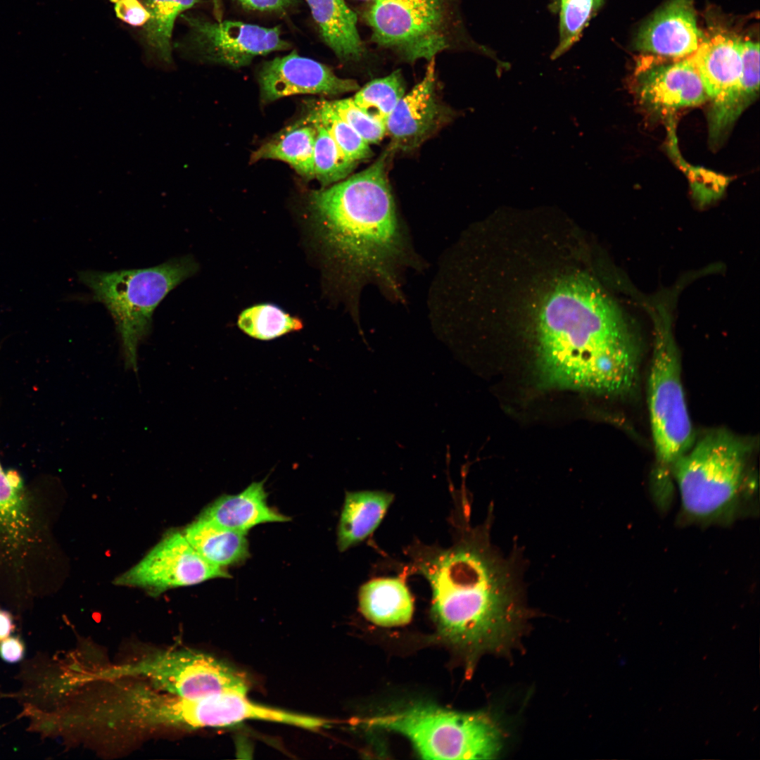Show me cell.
<instances>
[{"mask_svg": "<svg viewBox=\"0 0 760 760\" xmlns=\"http://www.w3.org/2000/svg\"><path fill=\"white\" fill-rule=\"evenodd\" d=\"M647 403L657 479L665 484L695 434L681 381L679 355L670 328L658 322L647 381Z\"/></svg>", "mask_w": 760, "mask_h": 760, "instance_id": "cell-8", "label": "cell"}, {"mask_svg": "<svg viewBox=\"0 0 760 760\" xmlns=\"http://www.w3.org/2000/svg\"><path fill=\"white\" fill-rule=\"evenodd\" d=\"M636 89L640 101L660 114L698 106L708 100L698 69L690 56L645 70L638 78Z\"/></svg>", "mask_w": 760, "mask_h": 760, "instance_id": "cell-15", "label": "cell"}, {"mask_svg": "<svg viewBox=\"0 0 760 760\" xmlns=\"http://www.w3.org/2000/svg\"><path fill=\"white\" fill-rule=\"evenodd\" d=\"M740 39L719 33L702 40L690 56L697 66L711 106L709 135L717 141L738 118L742 62Z\"/></svg>", "mask_w": 760, "mask_h": 760, "instance_id": "cell-12", "label": "cell"}, {"mask_svg": "<svg viewBox=\"0 0 760 760\" xmlns=\"http://www.w3.org/2000/svg\"><path fill=\"white\" fill-rule=\"evenodd\" d=\"M391 152L388 148L367 168L308 196L315 235L356 316L368 284L390 300H403V277L417 265L388 180Z\"/></svg>", "mask_w": 760, "mask_h": 760, "instance_id": "cell-1", "label": "cell"}, {"mask_svg": "<svg viewBox=\"0 0 760 760\" xmlns=\"http://www.w3.org/2000/svg\"><path fill=\"white\" fill-rule=\"evenodd\" d=\"M330 102L340 117L368 144H378L386 135V125L362 110L353 97Z\"/></svg>", "mask_w": 760, "mask_h": 760, "instance_id": "cell-31", "label": "cell"}, {"mask_svg": "<svg viewBox=\"0 0 760 760\" xmlns=\"http://www.w3.org/2000/svg\"><path fill=\"white\" fill-rule=\"evenodd\" d=\"M201 0H144L150 17L143 36L148 48L160 63L172 64V35L177 18Z\"/></svg>", "mask_w": 760, "mask_h": 760, "instance_id": "cell-25", "label": "cell"}, {"mask_svg": "<svg viewBox=\"0 0 760 760\" xmlns=\"http://www.w3.org/2000/svg\"><path fill=\"white\" fill-rule=\"evenodd\" d=\"M197 270L194 259L184 255L147 268L81 271L78 277L91 291L93 298L106 306L126 357L134 360L139 343L151 331L156 308Z\"/></svg>", "mask_w": 760, "mask_h": 760, "instance_id": "cell-5", "label": "cell"}, {"mask_svg": "<svg viewBox=\"0 0 760 760\" xmlns=\"http://www.w3.org/2000/svg\"><path fill=\"white\" fill-rule=\"evenodd\" d=\"M39 654L23 664L20 678L22 690L16 695L25 704L46 711L58 709L65 702V696L75 687L66 673Z\"/></svg>", "mask_w": 760, "mask_h": 760, "instance_id": "cell-22", "label": "cell"}, {"mask_svg": "<svg viewBox=\"0 0 760 760\" xmlns=\"http://www.w3.org/2000/svg\"><path fill=\"white\" fill-rule=\"evenodd\" d=\"M230 577L222 567L203 557L183 533L172 531L140 562L115 578L114 583L140 588L157 595L172 588Z\"/></svg>", "mask_w": 760, "mask_h": 760, "instance_id": "cell-11", "label": "cell"}, {"mask_svg": "<svg viewBox=\"0 0 760 760\" xmlns=\"http://www.w3.org/2000/svg\"><path fill=\"white\" fill-rule=\"evenodd\" d=\"M183 534L203 557L216 566L236 564L248 557L246 534L201 517L187 526Z\"/></svg>", "mask_w": 760, "mask_h": 760, "instance_id": "cell-24", "label": "cell"}, {"mask_svg": "<svg viewBox=\"0 0 760 760\" xmlns=\"http://www.w3.org/2000/svg\"><path fill=\"white\" fill-rule=\"evenodd\" d=\"M704 39L691 0H671L638 32L635 47L670 58L692 54Z\"/></svg>", "mask_w": 760, "mask_h": 760, "instance_id": "cell-16", "label": "cell"}, {"mask_svg": "<svg viewBox=\"0 0 760 760\" xmlns=\"http://www.w3.org/2000/svg\"><path fill=\"white\" fill-rule=\"evenodd\" d=\"M264 482H253L239 494L219 497L199 517L244 534L260 524L288 521L289 517L267 505Z\"/></svg>", "mask_w": 760, "mask_h": 760, "instance_id": "cell-18", "label": "cell"}, {"mask_svg": "<svg viewBox=\"0 0 760 760\" xmlns=\"http://www.w3.org/2000/svg\"><path fill=\"white\" fill-rule=\"evenodd\" d=\"M489 537L481 525L465 528L450 547L415 543L407 551L412 569L430 585L440 637L469 665L483 653L510 647L527 614L516 570Z\"/></svg>", "mask_w": 760, "mask_h": 760, "instance_id": "cell-2", "label": "cell"}, {"mask_svg": "<svg viewBox=\"0 0 760 760\" xmlns=\"http://www.w3.org/2000/svg\"><path fill=\"white\" fill-rule=\"evenodd\" d=\"M15 627L12 614L6 609L0 608V641L10 636Z\"/></svg>", "mask_w": 760, "mask_h": 760, "instance_id": "cell-37", "label": "cell"}, {"mask_svg": "<svg viewBox=\"0 0 760 760\" xmlns=\"http://www.w3.org/2000/svg\"><path fill=\"white\" fill-rule=\"evenodd\" d=\"M37 524L21 478L6 472L0 462V553L18 566L35 543Z\"/></svg>", "mask_w": 760, "mask_h": 760, "instance_id": "cell-17", "label": "cell"}, {"mask_svg": "<svg viewBox=\"0 0 760 760\" xmlns=\"http://www.w3.org/2000/svg\"><path fill=\"white\" fill-rule=\"evenodd\" d=\"M362 1H372V0H362Z\"/></svg>", "mask_w": 760, "mask_h": 760, "instance_id": "cell-40", "label": "cell"}, {"mask_svg": "<svg viewBox=\"0 0 760 760\" xmlns=\"http://www.w3.org/2000/svg\"><path fill=\"white\" fill-rule=\"evenodd\" d=\"M755 448L754 439L726 429L695 441L671 469L685 512L702 520L726 513L747 479Z\"/></svg>", "mask_w": 760, "mask_h": 760, "instance_id": "cell-4", "label": "cell"}, {"mask_svg": "<svg viewBox=\"0 0 760 760\" xmlns=\"http://www.w3.org/2000/svg\"><path fill=\"white\" fill-rule=\"evenodd\" d=\"M25 652L24 642L19 636H8L0 641V657L7 663L22 660Z\"/></svg>", "mask_w": 760, "mask_h": 760, "instance_id": "cell-36", "label": "cell"}, {"mask_svg": "<svg viewBox=\"0 0 760 760\" xmlns=\"http://www.w3.org/2000/svg\"><path fill=\"white\" fill-rule=\"evenodd\" d=\"M362 614L381 626L407 623L413 614V600L405 583L398 578H380L363 584L359 591Z\"/></svg>", "mask_w": 760, "mask_h": 760, "instance_id": "cell-21", "label": "cell"}, {"mask_svg": "<svg viewBox=\"0 0 760 760\" xmlns=\"http://www.w3.org/2000/svg\"><path fill=\"white\" fill-rule=\"evenodd\" d=\"M213 4V12L216 20L220 21L222 19L223 15V7L221 0H211Z\"/></svg>", "mask_w": 760, "mask_h": 760, "instance_id": "cell-38", "label": "cell"}, {"mask_svg": "<svg viewBox=\"0 0 760 760\" xmlns=\"http://www.w3.org/2000/svg\"><path fill=\"white\" fill-rule=\"evenodd\" d=\"M307 117L316 129L313 149L314 178L323 187L346 179L357 163L341 151L312 109Z\"/></svg>", "mask_w": 760, "mask_h": 760, "instance_id": "cell-26", "label": "cell"}, {"mask_svg": "<svg viewBox=\"0 0 760 760\" xmlns=\"http://www.w3.org/2000/svg\"><path fill=\"white\" fill-rule=\"evenodd\" d=\"M404 95L402 74L400 70H395L359 88L353 99L365 113L386 125L387 119Z\"/></svg>", "mask_w": 760, "mask_h": 760, "instance_id": "cell-28", "label": "cell"}, {"mask_svg": "<svg viewBox=\"0 0 760 760\" xmlns=\"http://www.w3.org/2000/svg\"><path fill=\"white\" fill-rule=\"evenodd\" d=\"M110 1L114 5L117 18L131 26H144L149 19V12L144 4L139 0H110Z\"/></svg>", "mask_w": 760, "mask_h": 760, "instance_id": "cell-34", "label": "cell"}, {"mask_svg": "<svg viewBox=\"0 0 760 760\" xmlns=\"http://www.w3.org/2000/svg\"><path fill=\"white\" fill-rule=\"evenodd\" d=\"M93 677L97 681L145 678L157 690L191 699L224 692L246 694L249 688L241 672L210 654L188 649L156 652L101 669Z\"/></svg>", "mask_w": 760, "mask_h": 760, "instance_id": "cell-9", "label": "cell"}, {"mask_svg": "<svg viewBox=\"0 0 760 760\" xmlns=\"http://www.w3.org/2000/svg\"><path fill=\"white\" fill-rule=\"evenodd\" d=\"M316 129L306 117L281 130L271 140L255 151L251 162L273 159L288 163L306 179L314 178L313 149Z\"/></svg>", "mask_w": 760, "mask_h": 760, "instance_id": "cell-23", "label": "cell"}, {"mask_svg": "<svg viewBox=\"0 0 760 760\" xmlns=\"http://www.w3.org/2000/svg\"><path fill=\"white\" fill-rule=\"evenodd\" d=\"M341 151L358 163L369 159L373 153L370 145L333 108L330 101L321 100L312 109Z\"/></svg>", "mask_w": 760, "mask_h": 760, "instance_id": "cell-29", "label": "cell"}, {"mask_svg": "<svg viewBox=\"0 0 760 760\" xmlns=\"http://www.w3.org/2000/svg\"><path fill=\"white\" fill-rule=\"evenodd\" d=\"M429 62L422 80L405 94L386 122L393 151H408L419 146L446 118L436 91L435 60Z\"/></svg>", "mask_w": 760, "mask_h": 760, "instance_id": "cell-14", "label": "cell"}, {"mask_svg": "<svg viewBox=\"0 0 760 760\" xmlns=\"http://www.w3.org/2000/svg\"><path fill=\"white\" fill-rule=\"evenodd\" d=\"M194 728H195V699H194Z\"/></svg>", "mask_w": 760, "mask_h": 760, "instance_id": "cell-39", "label": "cell"}, {"mask_svg": "<svg viewBox=\"0 0 760 760\" xmlns=\"http://www.w3.org/2000/svg\"><path fill=\"white\" fill-rule=\"evenodd\" d=\"M537 339V367L546 384L611 397L638 390V338L590 279L571 277L552 290L540 309Z\"/></svg>", "mask_w": 760, "mask_h": 760, "instance_id": "cell-3", "label": "cell"}, {"mask_svg": "<svg viewBox=\"0 0 760 760\" xmlns=\"http://www.w3.org/2000/svg\"><path fill=\"white\" fill-rule=\"evenodd\" d=\"M365 18L377 44L410 63L431 61L457 39L489 52L463 33L455 0H372Z\"/></svg>", "mask_w": 760, "mask_h": 760, "instance_id": "cell-7", "label": "cell"}, {"mask_svg": "<svg viewBox=\"0 0 760 760\" xmlns=\"http://www.w3.org/2000/svg\"><path fill=\"white\" fill-rule=\"evenodd\" d=\"M603 1L561 0L559 37L552 58L564 54L579 39L583 30Z\"/></svg>", "mask_w": 760, "mask_h": 760, "instance_id": "cell-30", "label": "cell"}, {"mask_svg": "<svg viewBox=\"0 0 760 760\" xmlns=\"http://www.w3.org/2000/svg\"><path fill=\"white\" fill-rule=\"evenodd\" d=\"M25 714L31 719L29 730L40 733L42 737L60 734L58 716L56 711H43L32 705L25 704Z\"/></svg>", "mask_w": 760, "mask_h": 760, "instance_id": "cell-33", "label": "cell"}, {"mask_svg": "<svg viewBox=\"0 0 760 760\" xmlns=\"http://www.w3.org/2000/svg\"><path fill=\"white\" fill-rule=\"evenodd\" d=\"M359 721L405 735L426 759H492L502 745L500 730L484 714L417 704Z\"/></svg>", "mask_w": 760, "mask_h": 760, "instance_id": "cell-6", "label": "cell"}, {"mask_svg": "<svg viewBox=\"0 0 760 760\" xmlns=\"http://www.w3.org/2000/svg\"><path fill=\"white\" fill-rule=\"evenodd\" d=\"M182 18L189 32L179 51L201 60L233 68L248 65L255 57L290 49L279 27H266L240 21H211L187 13Z\"/></svg>", "mask_w": 760, "mask_h": 760, "instance_id": "cell-10", "label": "cell"}, {"mask_svg": "<svg viewBox=\"0 0 760 760\" xmlns=\"http://www.w3.org/2000/svg\"><path fill=\"white\" fill-rule=\"evenodd\" d=\"M324 43L343 61L356 62L366 49L359 35L357 16L344 0H305Z\"/></svg>", "mask_w": 760, "mask_h": 760, "instance_id": "cell-19", "label": "cell"}, {"mask_svg": "<svg viewBox=\"0 0 760 760\" xmlns=\"http://www.w3.org/2000/svg\"><path fill=\"white\" fill-rule=\"evenodd\" d=\"M742 70L739 110L740 113L752 102L759 89V44L750 40L740 42Z\"/></svg>", "mask_w": 760, "mask_h": 760, "instance_id": "cell-32", "label": "cell"}, {"mask_svg": "<svg viewBox=\"0 0 760 760\" xmlns=\"http://www.w3.org/2000/svg\"><path fill=\"white\" fill-rule=\"evenodd\" d=\"M393 498L382 490L347 492L338 526V550L344 552L367 538L381 523Z\"/></svg>", "mask_w": 760, "mask_h": 760, "instance_id": "cell-20", "label": "cell"}, {"mask_svg": "<svg viewBox=\"0 0 760 760\" xmlns=\"http://www.w3.org/2000/svg\"><path fill=\"white\" fill-rule=\"evenodd\" d=\"M237 324L248 336L262 341L272 340L303 327L300 318L271 303L246 308L240 314Z\"/></svg>", "mask_w": 760, "mask_h": 760, "instance_id": "cell-27", "label": "cell"}, {"mask_svg": "<svg viewBox=\"0 0 760 760\" xmlns=\"http://www.w3.org/2000/svg\"><path fill=\"white\" fill-rule=\"evenodd\" d=\"M258 81L264 103L296 94L334 96L360 88L355 80L339 77L327 65L295 51L265 63Z\"/></svg>", "mask_w": 760, "mask_h": 760, "instance_id": "cell-13", "label": "cell"}, {"mask_svg": "<svg viewBox=\"0 0 760 760\" xmlns=\"http://www.w3.org/2000/svg\"><path fill=\"white\" fill-rule=\"evenodd\" d=\"M248 11L283 13L298 5V0H234Z\"/></svg>", "mask_w": 760, "mask_h": 760, "instance_id": "cell-35", "label": "cell"}]
</instances>
